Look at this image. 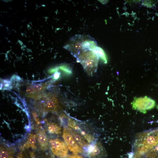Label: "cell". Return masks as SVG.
I'll use <instances>...</instances> for the list:
<instances>
[{
	"mask_svg": "<svg viewBox=\"0 0 158 158\" xmlns=\"http://www.w3.org/2000/svg\"><path fill=\"white\" fill-rule=\"evenodd\" d=\"M87 36L83 35H76L70 38L69 42L64 47L76 58L80 52L83 51L82 44Z\"/></svg>",
	"mask_w": 158,
	"mask_h": 158,
	"instance_id": "cell-3",
	"label": "cell"
},
{
	"mask_svg": "<svg viewBox=\"0 0 158 158\" xmlns=\"http://www.w3.org/2000/svg\"><path fill=\"white\" fill-rule=\"evenodd\" d=\"M68 126L71 128H74V127L77 125L75 121L74 120L71 118H69L68 120Z\"/></svg>",
	"mask_w": 158,
	"mask_h": 158,
	"instance_id": "cell-18",
	"label": "cell"
},
{
	"mask_svg": "<svg viewBox=\"0 0 158 158\" xmlns=\"http://www.w3.org/2000/svg\"><path fill=\"white\" fill-rule=\"evenodd\" d=\"M25 93L26 96L28 97H33L35 98L37 97V95L35 92L33 85H28L26 90Z\"/></svg>",
	"mask_w": 158,
	"mask_h": 158,
	"instance_id": "cell-14",
	"label": "cell"
},
{
	"mask_svg": "<svg viewBox=\"0 0 158 158\" xmlns=\"http://www.w3.org/2000/svg\"><path fill=\"white\" fill-rule=\"evenodd\" d=\"M14 152L12 149L1 147L0 158H13Z\"/></svg>",
	"mask_w": 158,
	"mask_h": 158,
	"instance_id": "cell-11",
	"label": "cell"
},
{
	"mask_svg": "<svg viewBox=\"0 0 158 158\" xmlns=\"http://www.w3.org/2000/svg\"><path fill=\"white\" fill-rule=\"evenodd\" d=\"M60 73L58 71L55 72L53 75V79L55 80L58 79L60 77Z\"/></svg>",
	"mask_w": 158,
	"mask_h": 158,
	"instance_id": "cell-19",
	"label": "cell"
},
{
	"mask_svg": "<svg viewBox=\"0 0 158 158\" xmlns=\"http://www.w3.org/2000/svg\"><path fill=\"white\" fill-rule=\"evenodd\" d=\"M80 133L81 135L83 136L85 139L89 143H91L94 140V138L90 134L87 133L84 131L81 130L80 131Z\"/></svg>",
	"mask_w": 158,
	"mask_h": 158,
	"instance_id": "cell-16",
	"label": "cell"
},
{
	"mask_svg": "<svg viewBox=\"0 0 158 158\" xmlns=\"http://www.w3.org/2000/svg\"><path fill=\"white\" fill-rule=\"evenodd\" d=\"M3 82L0 84V90H8L12 88L11 83L8 80H4Z\"/></svg>",
	"mask_w": 158,
	"mask_h": 158,
	"instance_id": "cell-15",
	"label": "cell"
},
{
	"mask_svg": "<svg viewBox=\"0 0 158 158\" xmlns=\"http://www.w3.org/2000/svg\"><path fill=\"white\" fill-rule=\"evenodd\" d=\"M88 155L90 158H104L107 157V154L101 143L98 141L89 152Z\"/></svg>",
	"mask_w": 158,
	"mask_h": 158,
	"instance_id": "cell-6",
	"label": "cell"
},
{
	"mask_svg": "<svg viewBox=\"0 0 158 158\" xmlns=\"http://www.w3.org/2000/svg\"><path fill=\"white\" fill-rule=\"evenodd\" d=\"M36 137V136L35 135L30 134L26 142L21 147V149L23 150L29 147H31L34 149H35Z\"/></svg>",
	"mask_w": 158,
	"mask_h": 158,
	"instance_id": "cell-9",
	"label": "cell"
},
{
	"mask_svg": "<svg viewBox=\"0 0 158 158\" xmlns=\"http://www.w3.org/2000/svg\"><path fill=\"white\" fill-rule=\"evenodd\" d=\"M76 58L89 76H92L96 72L99 58L92 50L81 52Z\"/></svg>",
	"mask_w": 158,
	"mask_h": 158,
	"instance_id": "cell-1",
	"label": "cell"
},
{
	"mask_svg": "<svg viewBox=\"0 0 158 158\" xmlns=\"http://www.w3.org/2000/svg\"><path fill=\"white\" fill-rule=\"evenodd\" d=\"M47 130L49 133L51 134L59 135L61 132V126L54 122H51L47 123Z\"/></svg>",
	"mask_w": 158,
	"mask_h": 158,
	"instance_id": "cell-8",
	"label": "cell"
},
{
	"mask_svg": "<svg viewBox=\"0 0 158 158\" xmlns=\"http://www.w3.org/2000/svg\"><path fill=\"white\" fill-rule=\"evenodd\" d=\"M67 158H84L76 154L68 155Z\"/></svg>",
	"mask_w": 158,
	"mask_h": 158,
	"instance_id": "cell-20",
	"label": "cell"
},
{
	"mask_svg": "<svg viewBox=\"0 0 158 158\" xmlns=\"http://www.w3.org/2000/svg\"><path fill=\"white\" fill-rule=\"evenodd\" d=\"M38 142L41 149L44 150L47 149L48 147V141L47 138L44 131L39 130L37 134Z\"/></svg>",
	"mask_w": 158,
	"mask_h": 158,
	"instance_id": "cell-7",
	"label": "cell"
},
{
	"mask_svg": "<svg viewBox=\"0 0 158 158\" xmlns=\"http://www.w3.org/2000/svg\"><path fill=\"white\" fill-rule=\"evenodd\" d=\"M45 86L44 84L41 83L33 85L37 95L39 93H41L44 90L45 88Z\"/></svg>",
	"mask_w": 158,
	"mask_h": 158,
	"instance_id": "cell-17",
	"label": "cell"
},
{
	"mask_svg": "<svg viewBox=\"0 0 158 158\" xmlns=\"http://www.w3.org/2000/svg\"><path fill=\"white\" fill-rule=\"evenodd\" d=\"M62 137L69 150L74 154L83 152V149L77 142L69 130L63 129Z\"/></svg>",
	"mask_w": 158,
	"mask_h": 158,
	"instance_id": "cell-5",
	"label": "cell"
},
{
	"mask_svg": "<svg viewBox=\"0 0 158 158\" xmlns=\"http://www.w3.org/2000/svg\"><path fill=\"white\" fill-rule=\"evenodd\" d=\"M51 150L52 153L57 157L64 158L67 156L68 148L63 141L58 138L49 140Z\"/></svg>",
	"mask_w": 158,
	"mask_h": 158,
	"instance_id": "cell-4",
	"label": "cell"
},
{
	"mask_svg": "<svg viewBox=\"0 0 158 158\" xmlns=\"http://www.w3.org/2000/svg\"><path fill=\"white\" fill-rule=\"evenodd\" d=\"M39 97L37 98L40 100L39 107L44 112H57L61 108L60 103L56 94L48 93Z\"/></svg>",
	"mask_w": 158,
	"mask_h": 158,
	"instance_id": "cell-2",
	"label": "cell"
},
{
	"mask_svg": "<svg viewBox=\"0 0 158 158\" xmlns=\"http://www.w3.org/2000/svg\"><path fill=\"white\" fill-rule=\"evenodd\" d=\"M70 131L75 140L80 147H83L88 145V144L85 141L82 135H79L71 128L70 129Z\"/></svg>",
	"mask_w": 158,
	"mask_h": 158,
	"instance_id": "cell-10",
	"label": "cell"
},
{
	"mask_svg": "<svg viewBox=\"0 0 158 158\" xmlns=\"http://www.w3.org/2000/svg\"><path fill=\"white\" fill-rule=\"evenodd\" d=\"M56 71L61 70L67 74H71L72 68L68 64H62L55 67Z\"/></svg>",
	"mask_w": 158,
	"mask_h": 158,
	"instance_id": "cell-13",
	"label": "cell"
},
{
	"mask_svg": "<svg viewBox=\"0 0 158 158\" xmlns=\"http://www.w3.org/2000/svg\"><path fill=\"white\" fill-rule=\"evenodd\" d=\"M92 51L99 58L101 59L105 63H107V60L105 54L102 49L97 46Z\"/></svg>",
	"mask_w": 158,
	"mask_h": 158,
	"instance_id": "cell-12",
	"label": "cell"
}]
</instances>
